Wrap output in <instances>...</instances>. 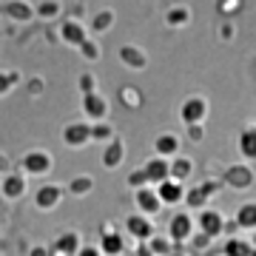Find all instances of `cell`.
Returning a JSON list of instances; mask_svg holds the SVG:
<instances>
[{
  "label": "cell",
  "instance_id": "2",
  "mask_svg": "<svg viewBox=\"0 0 256 256\" xmlns=\"http://www.w3.org/2000/svg\"><path fill=\"white\" fill-rule=\"evenodd\" d=\"M202 225L208 228V234H216V230H220V225H222V220L216 216V214H205V216H202Z\"/></svg>",
  "mask_w": 256,
  "mask_h": 256
},
{
  "label": "cell",
  "instance_id": "1",
  "mask_svg": "<svg viewBox=\"0 0 256 256\" xmlns=\"http://www.w3.org/2000/svg\"><path fill=\"white\" fill-rule=\"evenodd\" d=\"M239 225L256 228V205H245V208L239 210Z\"/></svg>",
  "mask_w": 256,
  "mask_h": 256
},
{
  "label": "cell",
  "instance_id": "4",
  "mask_svg": "<svg viewBox=\"0 0 256 256\" xmlns=\"http://www.w3.org/2000/svg\"><path fill=\"white\" fill-rule=\"evenodd\" d=\"M228 254H230V256H248V248L242 245V242H230V245H228Z\"/></svg>",
  "mask_w": 256,
  "mask_h": 256
},
{
  "label": "cell",
  "instance_id": "3",
  "mask_svg": "<svg viewBox=\"0 0 256 256\" xmlns=\"http://www.w3.org/2000/svg\"><path fill=\"white\" fill-rule=\"evenodd\" d=\"M242 151H245V154H250V156L256 154V134H254V131L242 140Z\"/></svg>",
  "mask_w": 256,
  "mask_h": 256
}]
</instances>
